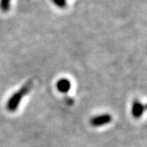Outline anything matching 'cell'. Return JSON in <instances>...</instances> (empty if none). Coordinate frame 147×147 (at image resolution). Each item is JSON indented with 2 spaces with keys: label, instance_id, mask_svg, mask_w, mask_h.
I'll list each match as a JSON object with an SVG mask.
<instances>
[{
  "label": "cell",
  "instance_id": "7",
  "mask_svg": "<svg viewBox=\"0 0 147 147\" xmlns=\"http://www.w3.org/2000/svg\"><path fill=\"white\" fill-rule=\"evenodd\" d=\"M144 108H145V110H147V103L144 105Z\"/></svg>",
  "mask_w": 147,
  "mask_h": 147
},
{
  "label": "cell",
  "instance_id": "2",
  "mask_svg": "<svg viewBox=\"0 0 147 147\" xmlns=\"http://www.w3.org/2000/svg\"><path fill=\"white\" fill-rule=\"evenodd\" d=\"M112 117L109 114H103L100 115L92 117L90 120V123L92 127H100L110 123Z\"/></svg>",
  "mask_w": 147,
  "mask_h": 147
},
{
  "label": "cell",
  "instance_id": "6",
  "mask_svg": "<svg viewBox=\"0 0 147 147\" xmlns=\"http://www.w3.org/2000/svg\"><path fill=\"white\" fill-rule=\"evenodd\" d=\"M55 6L59 8H65L67 6V0H51Z\"/></svg>",
  "mask_w": 147,
  "mask_h": 147
},
{
  "label": "cell",
  "instance_id": "3",
  "mask_svg": "<svg viewBox=\"0 0 147 147\" xmlns=\"http://www.w3.org/2000/svg\"><path fill=\"white\" fill-rule=\"evenodd\" d=\"M145 111L144 105L138 100H133L131 105V115L135 119H140Z\"/></svg>",
  "mask_w": 147,
  "mask_h": 147
},
{
  "label": "cell",
  "instance_id": "1",
  "mask_svg": "<svg viewBox=\"0 0 147 147\" xmlns=\"http://www.w3.org/2000/svg\"><path fill=\"white\" fill-rule=\"evenodd\" d=\"M32 87H33L32 81H29L28 83L24 84V86H22L18 91H16L14 94H12V96L7 102V110L10 112L16 111L18 109L22 99L30 92Z\"/></svg>",
  "mask_w": 147,
  "mask_h": 147
},
{
  "label": "cell",
  "instance_id": "5",
  "mask_svg": "<svg viewBox=\"0 0 147 147\" xmlns=\"http://www.w3.org/2000/svg\"><path fill=\"white\" fill-rule=\"evenodd\" d=\"M11 0H0V9L7 12L10 10Z\"/></svg>",
  "mask_w": 147,
  "mask_h": 147
},
{
  "label": "cell",
  "instance_id": "4",
  "mask_svg": "<svg viewBox=\"0 0 147 147\" xmlns=\"http://www.w3.org/2000/svg\"><path fill=\"white\" fill-rule=\"evenodd\" d=\"M57 88L60 92L66 93L71 88V83L67 79H60L57 83Z\"/></svg>",
  "mask_w": 147,
  "mask_h": 147
}]
</instances>
